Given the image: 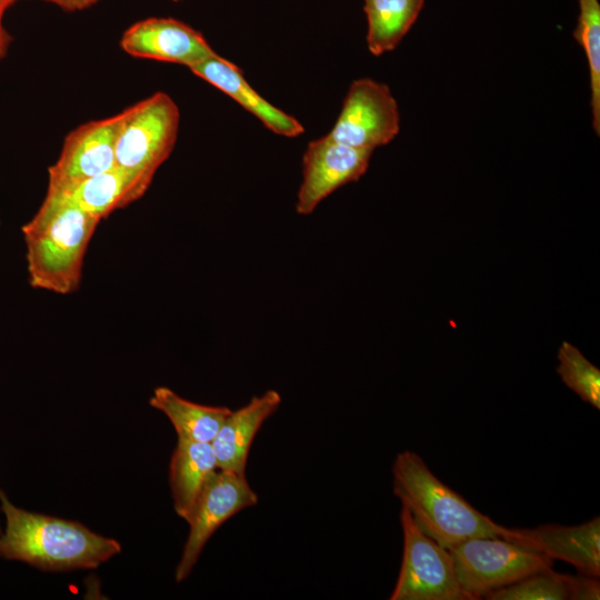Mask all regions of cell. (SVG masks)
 <instances>
[{
	"label": "cell",
	"instance_id": "20",
	"mask_svg": "<svg viewBox=\"0 0 600 600\" xmlns=\"http://www.w3.org/2000/svg\"><path fill=\"white\" fill-rule=\"evenodd\" d=\"M557 372L563 383L584 402L600 409V370L571 343L563 341L558 351Z\"/></svg>",
	"mask_w": 600,
	"mask_h": 600
},
{
	"label": "cell",
	"instance_id": "15",
	"mask_svg": "<svg viewBox=\"0 0 600 600\" xmlns=\"http://www.w3.org/2000/svg\"><path fill=\"white\" fill-rule=\"evenodd\" d=\"M218 470L210 442L178 439L169 467L173 508L177 514L189 519L206 484Z\"/></svg>",
	"mask_w": 600,
	"mask_h": 600
},
{
	"label": "cell",
	"instance_id": "22",
	"mask_svg": "<svg viewBox=\"0 0 600 600\" xmlns=\"http://www.w3.org/2000/svg\"><path fill=\"white\" fill-rule=\"evenodd\" d=\"M567 598L571 600H599V578L579 573L577 576L562 574Z\"/></svg>",
	"mask_w": 600,
	"mask_h": 600
},
{
	"label": "cell",
	"instance_id": "5",
	"mask_svg": "<svg viewBox=\"0 0 600 600\" xmlns=\"http://www.w3.org/2000/svg\"><path fill=\"white\" fill-rule=\"evenodd\" d=\"M448 550L457 579L472 600L534 572L552 569L550 558L501 537H474Z\"/></svg>",
	"mask_w": 600,
	"mask_h": 600
},
{
	"label": "cell",
	"instance_id": "11",
	"mask_svg": "<svg viewBox=\"0 0 600 600\" xmlns=\"http://www.w3.org/2000/svg\"><path fill=\"white\" fill-rule=\"evenodd\" d=\"M129 56L182 64L189 69L217 54L204 36L173 18H147L131 24L120 38Z\"/></svg>",
	"mask_w": 600,
	"mask_h": 600
},
{
	"label": "cell",
	"instance_id": "18",
	"mask_svg": "<svg viewBox=\"0 0 600 600\" xmlns=\"http://www.w3.org/2000/svg\"><path fill=\"white\" fill-rule=\"evenodd\" d=\"M426 0H364L367 44L379 57L394 50L418 19Z\"/></svg>",
	"mask_w": 600,
	"mask_h": 600
},
{
	"label": "cell",
	"instance_id": "13",
	"mask_svg": "<svg viewBox=\"0 0 600 600\" xmlns=\"http://www.w3.org/2000/svg\"><path fill=\"white\" fill-rule=\"evenodd\" d=\"M190 70L194 76L232 98L273 133L296 138L304 132L303 126L294 117L262 98L247 82L240 68L218 53L191 67Z\"/></svg>",
	"mask_w": 600,
	"mask_h": 600
},
{
	"label": "cell",
	"instance_id": "16",
	"mask_svg": "<svg viewBox=\"0 0 600 600\" xmlns=\"http://www.w3.org/2000/svg\"><path fill=\"white\" fill-rule=\"evenodd\" d=\"M91 217L102 220L138 200L133 177L119 167L59 189H48Z\"/></svg>",
	"mask_w": 600,
	"mask_h": 600
},
{
	"label": "cell",
	"instance_id": "2",
	"mask_svg": "<svg viewBox=\"0 0 600 600\" xmlns=\"http://www.w3.org/2000/svg\"><path fill=\"white\" fill-rule=\"evenodd\" d=\"M99 221L60 196L47 192L37 213L21 228L30 284L58 294L74 292Z\"/></svg>",
	"mask_w": 600,
	"mask_h": 600
},
{
	"label": "cell",
	"instance_id": "10",
	"mask_svg": "<svg viewBox=\"0 0 600 600\" xmlns=\"http://www.w3.org/2000/svg\"><path fill=\"white\" fill-rule=\"evenodd\" d=\"M122 119L123 110L69 132L59 158L48 169V189H59L116 167V141Z\"/></svg>",
	"mask_w": 600,
	"mask_h": 600
},
{
	"label": "cell",
	"instance_id": "3",
	"mask_svg": "<svg viewBox=\"0 0 600 600\" xmlns=\"http://www.w3.org/2000/svg\"><path fill=\"white\" fill-rule=\"evenodd\" d=\"M391 473L394 496L422 532L446 549L474 537L504 538L508 528L438 479L418 453H398Z\"/></svg>",
	"mask_w": 600,
	"mask_h": 600
},
{
	"label": "cell",
	"instance_id": "14",
	"mask_svg": "<svg viewBox=\"0 0 600 600\" xmlns=\"http://www.w3.org/2000/svg\"><path fill=\"white\" fill-rule=\"evenodd\" d=\"M280 403V393L268 390L261 396L253 397L238 410H231L210 442L219 470L246 474L253 439L264 421L278 410Z\"/></svg>",
	"mask_w": 600,
	"mask_h": 600
},
{
	"label": "cell",
	"instance_id": "24",
	"mask_svg": "<svg viewBox=\"0 0 600 600\" xmlns=\"http://www.w3.org/2000/svg\"><path fill=\"white\" fill-rule=\"evenodd\" d=\"M52 3L63 11L78 12L89 9L97 4L100 0H42Z\"/></svg>",
	"mask_w": 600,
	"mask_h": 600
},
{
	"label": "cell",
	"instance_id": "12",
	"mask_svg": "<svg viewBox=\"0 0 600 600\" xmlns=\"http://www.w3.org/2000/svg\"><path fill=\"white\" fill-rule=\"evenodd\" d=\"M504 539L572 564L579 573L600 577V517L577 526L541 524L532 529L508 528Z\"/></svg>",
	"mask_w": 600,
	"mask_h": 600
},
{
	"label": "cell",
	"instance_id": "25",
	"mask_svg": "<svg viewBox=\"0 0 600 600\" xmlns=\"http://www.w3.org/2000/svg\"><path fill=\"white\" fill-rule=\"evenodd\" d=\"M172 1L178 2V1H181V0H172Z\"/></svg>",
	"mask_w": 600,
	"mask_h": 600
},
{
	"label": "cell",
	"instance_id": "7",
	"mask_svg": "<svg viewBox=\"0 0 600 600\" xmlns=\"http://www.w3.org/2000/svg\"><path fill=\"white\" fill-rule=\"evenodd\" d=\"M400 131V113L390 88L370 78L354 80L346 94L330 139L358 149L374 150Z\"/></svg>",
	"mask_w": 600,
	"mask_h": 600
},
{
	"label": "cell",
	"instance_id": "17",
	"mask_svg": "<svg viewBox=\"0 0 600 600\" xmlns=\"http://www.w3.org/2000/svg\"><path fill=\"white\" fill-rule=\"evenodd\" d=\"M149 403L167 416L178 439L196 442H211L231 412L228 407L192 402L167 387L156 388Z\"/></svg>",
	"mask_w": 600,
	"mask_h": 600
},
{
	"label": "cell",
	"instance_id": "21",
	"mask_svg": "<svg viewBox=\"0 0 600 600\" xmlns=\"http://www.w3.org/2000/svg\"><path fill=\"white\" fill-rule=\"evenodd\" d=\"M489 600H564L567 591L562 573L548 569L529 574L488 593Z\"/></svg>",
	"mask_w": 600,
	"mask_h": 600
},
{
	"label": "cell",
	"instance_id": "1",
	"mask_svg": "<svg viewBox=\"0 0 600 600\" xmlns=\"http://www.w3.org/2000/svg\"><path fill=\"white\" fill-rule=\"evenodd\" d=\"M6 528L0 557L41 570L93 569L121 551L114 539L92 532L79 522L30 512L13 506L0 491Z\"/></svg>",
	"mask_w": 600,
	"mask_h": 600
},
{
	"label": "cell",
	"instance_id": "23",
	"mask_svg": "<svg viewBox=\"0 0 600 600\" xmlns=\"http://www.w3.org/2000/svg\"><path fill=\"white\" fill-rule=\"evenodd\" d=\"M18 0H0V61L7 56L12 37L6 30L2 23L6 10Z\"/></svg>",
	"mask_w": 600,
	"mask_h": 600
},
{
	"label": "cell",
	"instance_id": "4",
	"mask_svg": "<svg viewBox=\"0 0 600 600\" xmlns=\"http://www.w3.org/2000/svg\"><path fill=\"white\" fill-rule=\"evenodd\" d=\"M179 123V108L164 92H154L123 110L116 141V166L133 177L138 200L172 152Z\"/></svg>",
	"mask_w": 600,
	"mask_h": 600
},
{
	"label": "cell",
	"instance_id": "8",
	"mask_svg": "<svg viewBox=\"0 0 600 600\" xmlns=\"http://www.w3.org/2000/svg\"><path fill=\"white\" fill-rule=\"evenodd\" d=\"M257 503L258 494L246 474L218 469L187 520L190 530L176 569V581H183L189 576L206 543L223 522Z\"/></svg>",
	"mask_w": 600,
	"mask_h": 600
},
{
	"label": "cell",
	"instance_id": "9",
	"mask_svg": "<svg viewBox=\"0 0 600 600\" xmlns=\"http://www.w3.org/2000/svg\"><path fill=\"white\" fill-rule=\"evenodd\" d=\"M372 152L337 142L328 136L310 141L302 157V182L296 211L310 214L333 191L359 180L369 167Z\"/></svg>",
	"mask_w": 600,
	"mask_h": 600
},
{
	"label": "cell",
	"instance_id": "6",
	"mask_svg": "<svg viewBox=\"0 0 600 600\" xmlns=\"http://www.w3.org/2000/svg\"><path fill=\"white\" fill-rule=\"evenodd\" d=\"M403 554L390 600H472L460 586L448 549L428 537L402 506Z\"/></svg>",
	"mask_w": 600,
	"mask_h": 600
},
{
	"label": "cell",
	"instance_id": "19",
	"mask_svg": "<svg viewBox=\"0 0 600 600\" xmlns=\"http://www.w3.org/2000/svg\"><path fill=\"white\" fill-rule=\"evenodd\" d=\"M579 17L573 37L583 49L589 66L592 126L600 134V4L599 0H578Z\"/></svg>",
	"mask_w": 600,
	"mask_h": 600
},
{
	"label": "cell",
	"instance_id": "26",
	"mask_svg": "<svg viewBox=\"0 0 600 600\" xmlns=\"http://www.w3.org/2000/svg\"><path fill=\"white\" fill-rule=\"evenodd\" d=\"M1 533V532H0Z\"/></svg>",
	"mask_w": 600,
	"mask_h": 600
}]
</instances>
